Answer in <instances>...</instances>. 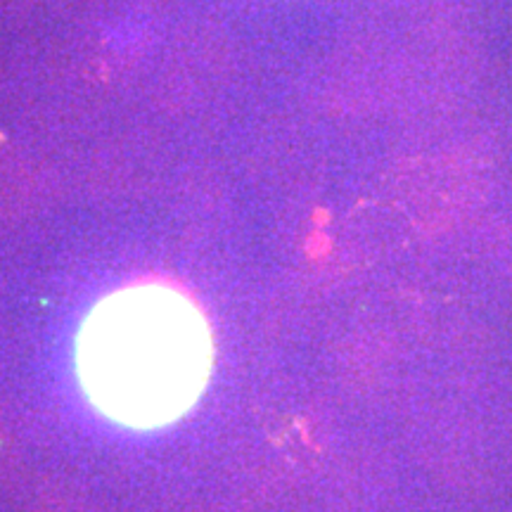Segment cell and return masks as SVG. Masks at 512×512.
Instances as JSON below:
<instances>
[{"label":"cell","instance_id":"cell-1","mask_svg":"<svg viewBox=\"0 0 512 512\" xmlns=\"http://www.w3.org/2000/svg\"><path fill=\"white\" fill-rule=\"evenodd\" d=\"M214 342L204 313L166 285H136L100 299L76 337V373L98 411L133 430H157L195 406Z\"/></svg>","mask_w":512,"mask_h":512}]
</instances>
